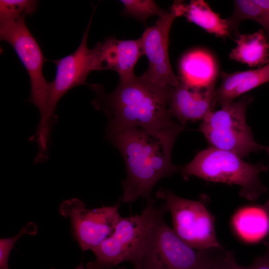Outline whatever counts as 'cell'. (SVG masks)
Instances as JSON below:
<instances>
[{
    "label": "cell",
    "mask_w": 269,
    "mask_h": 269,
    "mask_svg": "<svg viewBox=\"0 0 269 269\" xmlns=\"http://www.w3.org/2000/svg\"><path fill=\"white\" fill-rule=\"evenodd\" d=\"M153 202L148 201L140 214L122 217L113 234L93 251L96 259L87 263L86 269H111L125 262L132 263L134 269H141L145 241L162 209Z\"/></svg>",
    "instance_id": "277c9868"
},
{
    "label": "cell",
    "mask_w": 269,
    "mask_h": 269,
    "mask_svg": "<svg viewBox=\"0 0 269 269\" xmlns=\"http://www.w3.org/2000/svg\"><path fill=\"white\" fill-rule=\"evenodd\" d=\"M222 82L215 89V104L222 107L241 95L269 82V63L257 69L221 73Z\"/></svg>",
    "instance_id": "5bb4252c"
},
{
    "label": "cell",
    "mask_w": 269,
    "mask_h": 269,
    "mask_svg": "<svg viewBox=\"0 0 269 269\" xmlns=\"http://www.w3.org/2000/svg\"><path fill=\"white\" fill-rule=\"evenodd\" d=\"M37 226L32 222L23 227L15 236L0 240V269H9L8 260L10 251L15 243L23 234L35 235L37 233Z\"/></svg>",
    "instance_id": "7402d4cb"
},
{
    "label": "cell",
    "mask_w": 269,
    "mask_h": 269,
    "mask_svg": "<svg viewBox=\"0 0 269 269\" xmlns=\"http://www.w3.org/2000/svg\"><path fill=\"white\" fill-rule=\"evenodd\" d=\"M164 204L145 241L141 269H201L215 249L198 250L184 243L165 222Z\"/></svg>",
    "instance_id": "8992f818"
},
{
    "label": "cell",
    "mask_w": 269,
    "mask_h": 269,
    "mask_svg": "<svg viewBox=\"0 0 269 269\" xmlns=\"http://www.w3.org/2000/svg\"><path fill=\"white\" fill-rule=\"evenodd\" d=\"M117 269H127L125 267H120Z\"/></svg>",
    "instance_id": "83f0119b"
},
{
    "label": "cell",
    "mask_w": 269,
    "mask_h": 269,
    "mask_svg": "<svg viewBox=\"0 0 269 269\" xmlns=\"http://www.w3.org/2000/svg\"><path fill=\"white\" fill-rule=\"evenodd\" d=\"M264 149L267 151L269 157V145L267 146H264ZM263 207L265 209V210L269 214V199L267 201V202L263 205Z\"/></svg>",
    "instance_id": "484cf974"
},
{
    "label": "cell",
    "mask_w": 269,
    "mask_h": 269,
    "mask_svg": "<svg viewBox=\"0 0 269 269\" xmlns=\"http://www.w3.org/2000/svg\"><path fill=\"white\" fill-rule=\"evenodd\" d=\"M156 197L164 201L172 229L186 245L198 250L223 248L216 237L214 217L202 201L181 198L163 188L157 192Z\"/></svg>",
    "instance_id": "ba28073f"
},
{
    "label": "cell",
    "mask_w": 269,
    "mask_h": 269,
    "mask_svg": "<svg viewBox=\"0 0 269 269\" xmlns=\"http://www.w3.org/2000/svg\"><path fill=\"white\" fill-rule=\"evenodd\" d=\"M267 250L262 256L257 257L247 269H269V242L267 244Z\"/></svg>",
    "instance_id": "cb8c5ba5"
},
{
    "label": "cell",
    "mask_w": 269,
    "mask_h": 269,
    "mask_svg": "<svg viewBox=\"0 0 269 269\" xmlns=\"http://www.w3.org/2000/svg\"><path fill=\"white\" fill-rule=\"evenodd\" d=\"M101 51L105 70L117 72L121 81L135 76L134 66L140 57L144 54L141 37L127 40L109 37L102 42Z\"/></svg>",
    "instance_id": "4fadbf2b"
},
{
    "label": "cell",
    "mask_w": 269,
    "mask_h": 269,
    "mask_svg": "<svg viewBox=\"0 0 269 269\" xmlns=\"http://www.w3.org/2000/svg\"><path fill=\"white\" fill-rule=\"evenodd\" d=\"M38 4V1L35 0H0V23L32 15L36 11Z\"/></svg>",
    "instance_id": "44dd1931"
},
{
    "label": "cell",
    "mask_w": 269,
    "mask_h": 269,
    "mask_svg": "<svg viewBox=\"0 0 269 269\" xmlns=\"http://www.w3.org/2000/svg\"><path fill=\"white\" fill-rule=\"evenodd\" d=\"M25 16L0 23V38L12 46L28 72L31 92L27 101L32 103L39 110L41 123L44 121L47 112L49 82L43 74V65L47 59L29 30L25 23Z\"/></svg>",
    "instance_id": "9c48e42d"
},
{
    "label": "cell",
    "mask_w": 269,
    "mask_h": 269,
    "mask_svg": "<svg viewBox=\"0 0 269 269\" xmlns=\"http://www.w3.org/2000/svg\"><path fill=\"white\" fill-rule=\"evenodd\" d=\"M119 207L118 202L89 209L79 199L72 198L61 204L59 212L70 219L74 237L82 251H93L114 232L122 218Z\"/></svg>",
    "instance_id": "30bf717a"
},
{
    "label": "cell",
    "mask_w": 269,
    "mask_h": 269,
    "mask_svg": "<svg viewBox=\"0 0 269 269\" xmlns=\"http://www.w3.org/2000/svg\"><path fill=\"white\" fill-rule=\"evenodd\" d=\"M230 269H247V268L238 265L234 258L231 263Z\"/></svg>",
    "instance_id": "d4e9b609"
},
{
    "label": "cell",
    "mask_w": 269,
    "mask_h": 269,
    "mask_svg": "<svg viewBox=\"0 0 269 269\" xmlns=\"http://www.w3.org/2000/svg\"><path fill=\"white\" fill-rule=\"evenodd\" d=\"M231 226L236 236L244 242L257 243L269 233V214L263 206H244L233 216Z\"/></svg>",
    "instance_id": "2e32d148"
},
{
    "label": "cell",
    "mask_w": 269,
    "mask_h": 269,
    "mask_svg": "<svg viewBox=\"0 0 269 269\" xmlns=\"http://www.w3.org/2000/svg\"><path fill=\"white\" fill-rule=\"evenodd\" d=\"M234 4L233 14L225 19L230 31L238 37L240 23L251 19L263 27L269 42V0H236Z\"/></svg>",
    "instance_id": "d6986e66"
},
{
    "label": "cell",
    "mask_w": 269,
    "mask_h": 269,
    "mask_svg": "<svg viewBox=\"0 0 269 269\" xmlns=\"http://www.w3.org/2000/svg\"><path fill=\"white\" fill-rule=\"evenodd\" d=\"M125 7L123 15L134 17L141 21L153 15L161 17L168 11L162 9L151 0H122Z\"/></svg>",
    "instance_id": "ffe728a7"
},
{
    "label": "cell",
    "mask_w": 269,
    "mask_h": 269,
    "mask_svg": "<svg viewBox=\"0 0 269 269\" xmlns=\"http://www.w3.org/2000/svg\"><path fill=\"white\" fill-rule=\"evenodd\" d=\"M185 127L175 122L158 129L134 127L106 130V138L121 152L126 164L123 202L132 203L140 197L147 202L152 200L151 193L156 183L177 171L178 167L171 161V152Z\"/></svg>",
    "instance_id": "6da1fadb"
},
{
    "label": "cell",
    "mask_w": 269,
    "mask_h": 269,
    "mask_svg": "<svg viewBox=\"0 0 269 269\" xmlns=\"http://www.w3.org/2000/svg\"><path fill=\"white\" fill-rule=\"evenodd\" d=\"M251 96L210 112L203 120L199 131L212 147L234 153L241 158L264 149L255 140L248 125L246 113L252 102Z\"/></svg>",
    "instance_id": "52a82bcc"
},
{
    "label": "cell",
    "mask_w": 269,
    "mask_h": 269,
    "mask_svg": "<svg viewBox=\"0 0 269 269\" xmlns=\"http://www.w3.org/2000/svg\"><path fill=\"white\" fill-rule=\"evenodd\" d=\"M89 87L96 94L93 106L108 118L106 130L158 129L175 123L168 110L174 87L153 82L143 75L120 81L110 93L101 84Z\"/></svg>",
    "instance_id": "7a4b0ae2"
},
{
    "label": "cell",
    "mask_w": 269,
    "mask_h": 269,
    "mask_svg": "<svg viewBox=\"0 0 269 269\" xmlns=\"http://www.w3.org/2000/svg\"><path fill=\"white\" fill-rule=\"evenodd\" d=\"M180 80L192 86L215 84L218 74L215 59L206 50L196 49L185 54L180 63Z\"/></svg>",
    "instance_id": "9a60e30c"
},
{
    "label": "cell",
    "mask_w": 269,
    "mask_h": 269,
    "mask_svg": "<svg viewBox=\"0 0 269 269\" xmlns=\"http://www.w3.org/2000/svg\"><path fill=\"white\" fill-rule=\"evenodd\" d=\"M181 15L189 22H193L207 32L222 38L230 36L231 32L225 19L214 12L207 2L202 0H191L189 4L177 0Z\"/></svg>",
    "instance_id": "ac0fdd59"
},
{
    "label": "cell",
    "mask_w": 269,
    "mask_h": 269,
    "mask_svg": "<svg viewBox=\"0 0 269 269\" xmlns=\"http://www.w3.org/2000/svg\"><path fill=\"white\" fill-rule=\"evenodd\" d=\"M268 169L262 162L248 163L234 153L211 146L197 153L181 172L185 178L194 176L208 181L237 185L242 197L255 201L267 190L259 175Z\"/></svg>",
    "instance_id": "3957f363"
},
{
    "label": "cell",
    "mask_w": 269,
    "mask_h": 269,
    "mask_svg": "<svg viewBox=\"0 0 269 269\" xmlns=\"http://www.w3.org/2000/svg\"><path fill=\"white\" fill-rule=\"evenodd\" d=\"M180 79V78H179ZM215 84L195 87L179 80L174 87L169 103V112L180 124L203 120L213 111L215 104Z\"/></svg>",
    "instance_id": "7c38bea8"
},
{
    "label": "cell",
    "mask_w": 269,
    "mask_h": 269,
    "mask_svg": "<svg viewBox=\"0 0 269 269\" xmlns=\"http://www.w3.org/2000/svg\"><path fill=\"white\" fill-rule=\"evenodd\" d=\"M234 258L233 252L217 249L209 261L201 269H230Z\"/></svg>",
    "instance_id": "603a6c76"
},
{
    "label": "cell",
    "mask_w": 269,
    "mask_h": 269,
    "mask_svg": "<svg viewBox=\"0 0 269 269\" xmlns=\"http://www.w3.org/2000/svg\"><path fill=\"white\" fill-rule=\"evenodd\" d=\"M235 41L237 46L229 54L231 59L251 67L269 63V42L264 29L240 34Z\"/></svg>",
    "instance_id": "e0dca14e"
},
{
    "label": "cell",
    "mask_w": 269,
    "mask_h": 269,
    "mask_svg": "<svg viewBox=\"0 0 269 269\" xmlns=\"http://www.w3.org/2000/svg\"><path fill=\"white\" fill-rule=\"evenodd\" d=\"M93 14L77 49L63 58L52 60L56 72L54 80L49 84L47 114L44 121L38 125L35 133L36 137L40 140L50 138L51 132L58 120L55 110L60 99L71 89L87 84V77L92 71L105 70L101 55L102 42H98L92 49L87 46Z\"/></svg>",
    "instance_id": "5b68a950"
},
{
    "label": "cell",
    "mask_w": 269,
    "mask_h": 269,
    "mask_svg": "<svg viewBox=\"0 0 269 269\" xmlns=\"http://www.w3.org/2000/svg\"><path fill=\"white\" fill-rule=\"evenodd\" d=\"M181 16L177 1L164 16L159 17L141 36L144 54L148 60L147 70L142 74L151 81L176 87L180 79L176 77L169 60L168 47L170 29L176 17Z\"/></svg>",
    "instance_id": "8fae6325"
},
{
    "label": "cell",
    "mask_w": 269,
    "mask_h": 269,
    "mask_svg": "<svg viewBox=\"0 0 269 269\" xmlns=\"http://www.w3.org/2000/svg\"><path fill=\"white\" fill-rule=\"evenodd\" d=\"M86 269L83 264L82 263H81L76 269Z\"/></svg>",
    "instance_id": "4316f807"
}]
</instances>
